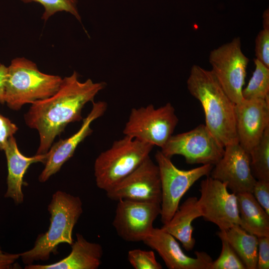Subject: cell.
Here are the masks:
<instances>
[{"label":"cell","mask_w":269,"mask_h":269,"mask_svg":"<svg viewBox=\"0 0 269 269\" xmlns=\"http://www.w3.org/2000/svg\"><path fill=\"white\" fill-rule=\"evenodd\" d=\"M249 153L254 177L257 180L269 181V127Z\"/></svg>","instance_id":"22"},{"label":"cell","mask_w":269,"mask_h":269,"mask_svg":"<svg viewBox=\"0 0 269 269\" xmlns=\"http://www.w3.org/2000/svg\"><path fill=\"white\" fill-rule=\"evenodd\" d=\"M143 242L157 252L169 269H211L213 260L209 255L196 251L195 258L187 256L176 239L161 228H154Z\"/></svg>","instance_id":"16"},{"label":"cell","mask_w":269,"mask_h":269,"mask_svg":"<svg viewBox=\"0 0 269 269\" xmlns=\"http://www.w3.org/2000/svg\"><path fill=\"white\" fill-rule=\"evenodd\" d=\"M17 127L8 118L0 114V150H3L10 137L18 131Z\"/></svg>","instance_id":"29"},{"label":"cell","mask_w":269,"mask_h":269,"mask_svg":"<svg viewBox=\"0 0 269 269\" xmlns=\"http://www.w3.org/2000/svg\"><path fill=\"white\" fill-rule=\"evenodd\" d=\"M196 197H190L178 207L170 221L161 228L179 240L187 251L192 250L195 244L193 237L192 222L201 217Z\"/></svg>","instance_id":"19"},{"label":"cell","mask_w":269,"mask_h":269,"mask_svg":"<svg viewBox=\"0 0 269 269\" xmlns=\"http://www.w3.org/2000/svg\"><path fill=\"white\" fill-rule=\"evenodd\" d=\"M256 59L269 68V29H263L255 39Z\"/></svg>","instance_id":"27"},{"label":"cell","mask_w":269,"mask_h":269,"mask_svg":"<svg viewBox=\"0 0 269 269\" xmlns=\"http://www.w3.org/2000/svg\"><path fill=\"white\" fill-rule=\"evenodd\" d=\"M128 259L135 269H161V265L157 261L152 251L134 249L129 251Z\"/></svg>","instance_id":"26"},{"label":"cell","mask_w":269,"mask_h":269,"mask_svg":"<svg viewBox=\"0 0 269 269\" xmlns=\"http://www.w3.org/2000/svg\"><path fill=\"white\" fill-rule=\"evenodd\" d=\"M258 262L257 269H269V236L258 237Z\"/></svg>","instance_id":"30"},{"label":"cell","mask_w":269,"mask_h":269,"mask_svg":"<svg viewBox=\"0 0 269 269\" xmlns=\"http://www.w3.org/2000/svg\"><path fill=\"white\" fill-rule=\"evenodd\" d=\"M71 246L70 253L62 260L51 264H31L25 269H97L101 264L103 255L102 246L87 241L77 233Z\"/></svg>","instance_id":"18"},{"label":"cell","mask_w":269,"mask_h":269,"mask_svg":"<svg viewBox=\"0 0 269 269\" xmlns=\"http://www.w3.org/2000/svg\"><path fill=\"white\" fill-rule=\"evenodd\" d=\"M197 204L201 217L220 230L240 225L236 194L230 193L225 183L207 176L200 183Z\"/></svg>","instance_id":"10"},{"label":"cell","mask_w":269,"mask_h":269,"mask_svg":"<svg viewBox=\"0 0 269 269\" xmlns=\"http://www.w3.org/2000/svg\"><path fill=\"white\" fill-rule=\"evenodd\" d=\"M155 158L158 167L161 189V221L167 223L178 208L180 201L193 184L204 176H209L214 165L204 164L190 170L176 167L170 158L157 150Z\"/></svg>","instance_id":"7"},{"label":"cell","mask_w":269,"mask_h":269,"mask_svg":"<svg viewBox=\"0 0 269 269\" xmlns=\"http://www.w3.org/2000/svg\"><path fill=\"white\" fill-rule=\"evenodd\" d=\"M178 122L171 103L158 108L150 104L131 110L123 133L162 148L173 134Z\"/></svg>","instance_id":"6"},{"label":"cell","mask_w":269,"mask_h":269,"mask_svg":"<svg viewBox=\"0 0 269 269\" xmlns=\"http://www.w3.org/2000/svg\"><path fill=\"white\" fill-rule=\"evenodd\" d=\"M20 258L19 254H13L2 250L0 246V269H12L16 261Z\"/></svg>","instance_id":"31"},{"label":"cell","mask_w":269,"mask_h":269,"mask_svg":"<svg viewBox=\"0 0 269 269\" xmlns=\"http://www.w3.org/2000/svg\"><path fill=\"white\" fill-rule=\"evenodd\" d=\"M153 145L125 135L96 159L94 176L97 187L109 190L136 169L147 157Z\"/></svg>","instance_id":"5"},{"label":"cell","mask_w":269,"mask_h":269,"mask_svg":"<svg viewBox=\"0 0 269 269\" xmlns=\"http://www.w3.org/2000/svg\"><path fill=\"white\" fill-rule=\"evenodd\" d=\"M106 86L105 82L95 83L90 79L80 82L78 74L74 71L62 79L56 93L31 104L24 120L29 128L38 132L40 143L36 154L47 153L56 137L69 124L82 120L85 105L94 102L97 94Z\"/></svg>","instance_id":"1"},{"label":"cell","mask_w":269,"mask_h":269,"mask_svg":"<svg viewBox=\"0 0 269 269\" xmlns=\"http://www.w3.org/2000/svg\"><path fill=\"white\" fill-rule=\"evenodd\" d=\"M218 236L222 242V250L219 257L213 261L211 269H247L245 265L227 240L223 231Z\"/></svg>","instance_id":"24"},{"label":"cell","mask_w":269,"mask_h":269,"mask_svg":"<svg viewBox=\"0 0 269 269\" xmlns=\"http://www.w3.org/2000/svg\"><path fill=\"white\" fill-rule=\"evenodd\" d=\"M255 68L247 86L242 90L244 99H266L269 97V68L257 59Z\"/></svg>","instance_id":"23"},{"label":"cell","mask_w":269,"mask_h":269,"mask_svg":"<svg viewBox=\"0 0 269 269\" xmlns=\"http://www.w3.org/2000/svg\"><path fill=\"white\" fill-rule=\"evenodd\" d=\"M7 161L8 174L6 179L7 189L4 197L11 199L15 204L23 203L22 191L23 177L29 166L34 163H45L47 153L28 157L21 153L14 136L10 137L4 148Z\"/></svg>","instance_id":"17"},{"label":"cell","mask_w":269,"mask_h":269,"mask_svg":"<svg viewBox=\"0 0 269 269\" xmlns=\"http://www.w3.org/2000/svg\"><path fill=\"white\" fill-rule=\"evenodd\" d=\"M23 2H36L41 4L44 11L41 18L47 20L57 12L66 11L74 16L80 22L81 16L77 7V0H20Z\"/></svg>","instance_id":"25"},{"label":"cell","mask_w":269,"mask_h":269,"mask_svg":"<svg viewBox=\"0 0 269 269\" xmlns=\"http://www.w3.org/2000/svg\"><path fill=\"white\" fill-rule=\"evenodd\" d=\"M83 203L79 196L65 191H56L48 206L50 225L48 230L38 236L30 250L20 254L26 265L46 261L57 253L60 244L71 245L73 231L83 213Z\"/></svg>","instance_id":"3"},{"label":"cell","mask_w":269,"mask_h":269,"mask_svg":"<svg viewBox=\"0 0 269 269\" xmlns=\"http://www.w3.org/2000/svg\"><path fill=\"white\" fill-rule=\"evenodd\" d=\"M209 175L225 183L228 189L235 194L253 193L257 181L251 172L249 153L238 142L225 146L222 157Z\"/></svg>","instance_id":"13"},{"label":"cell","mask_w":269,"mask_h":269,"mask_svg":"<svg viewBox=\"0 0 269 269\" xmlns=\"http://www.w3.org/2000/svg\"><path fill=\"white\" fill-rule=\"evenodd\" d=\"M62 79L40 72L36 65L24 58H16L7 67L4 101L18 111L26 104L46 99L58 90Z\"/></svg>","instance_id":"4"},{"label":"cell","mask_w":269,"mask_h":269,"mask_svg":"<svg viewBox=\"0 0 269 269\" xmlns=\"http://www.w3.org/2000/svg\"><path fill=\"white\" fill-rule=\"evenodd\" d=\"M241 220L240 226L258 237L269 236V215L258 202L253 193L236 194Z\"/></svg>","instance_id":"20"},{"label":"cell","mask_w":269,"mask_h":269,"mask_svg":"<svg viewBox=\"0 0 269 269\" xmlns=\"http://www.w3.org/2000/svg\"><path fill=\"white\" fill-rule=\"evenodd\" d=\"M263 29H269V10L266 9L263 14Z\"/></svg>","instance_id":"33"},{"label":"cell","mask_w":269,"mask_h":269,"mask_svg":"<svg viewBox=\"0 0 269 269\" xmlns=\"http://www.w3.org/2000/svg\"><path fill=\"white\" fill-rule=\"evenodd\" d=\"M209 61L211 71L230 99L235 104L241 102L249 60L242 50L240 38L212 50Z\"/></svg>","instance_id":"9"},{"label":"cell","mask_w":269,"mask_h":269,"mask_svg":"<svg viewBox=\"0 0 269 269\" xmlns=\"http://www.w3.org/2000/svg\"><path fill=\"white\" fill-rule=\"evenodd\" d=\"M106 192L110 200H130L161 204L160 173L149 156L136 169Z\"/></svg>","instance_id":"12"},{"label":"cell","mask_w":269,"mask_h":269,"mask_svg":"<svg viewBox=\"0 0 269 269\" xmlns=\"http://www.w3.org/2000/svg\"><path fill=\"white\" fill-rule=\"evenodd\" d=\"M107 107V103L104 101L93 102L92 110L83 119L79 130L69 137L61 139L52 145L47 152L44 168L38 177L39 182H46L60 170L63 165L73 155L79 144L91 134L93 132L91 124L104 114Z\"/></svg>","instance_id":"15"},{"label":"cell","mask_w":269,"mask_h":269,"mask_svg":"<svg viewBox=\"0 0 269 269\" xmlns=\"http://www.w3.org/2000/svg\"><path fill=\"white\" fill-rule=\"evenodd\" d=\"M190 94L201 103L205 125L225 147L238 142L235 106L211 70L192 66L187 80ZM239 143V142H238Z\"/></svg>","instance_id":"2"},{"label":"cell","mask_w":269,"mask_h":269,"mask_svg":"<svg viewBox=\"0 0 269 269\" xmlns=\"http://www.w3.org/2000/svg\"><path fill=\"white\" fill-rule=\"evenodd\" d=\"M117 202L112 224L118 235L127 242H143L160 214V203L130 200Z\"/></svg>","instance_id":"11"},{"label":"cell","mask_w":269,"mask_h":269,"mask_svg":"<svg viewBox=\"0 0 269 269\" xmlns=\"http://www.w3.org/2000/svg\"><path fill=\"white\" fill-rule=\"evenodd\" d=\"M235 115L238 142L249 153L269 127V97L243 99L235 104Z\"/></svg>","instance_id":"14"},{"label":"cell","mask_w":269,"mask_h":269,"mask_svg":"<svg viewBox=\"0 0 269 269\" xmlns=\"http://www.w3.org/2000/svg\"><path fill=\"white\" fill-rule=\"evenodd\" d=\"M7 75V67L0 65V103L4 104L5 84Z\"/></svg>","instance_id":"32"},{"label":"cell","mask_w":269,"mask_h":269,"mask_svg":"<svg viewBox=\"0 0 269 269\" xmlns=\"http://www.w3.org/2000/svg\"><path fill=\"white\" fill-rule=\"evenodd\" d=\"M252 193L258 202L269 215V181L257 180Z\"/></svg>","instance_id":"28"},{"label":"cell","mask_w":269,"mask_h":269,"mask_svg":"<svg viewBox=\"0 0 269 269\" xmlns=\"http://www.w3.org/2000/svg\"><path fill=\"white\" fill-rule=\"evenodd\" d=\"M223 231L227 240L247 269H257L258 237L248 232L238 225Z\"/></svg>","instance_id":"21"},{"label":"cell","mask_w":269,"mask_h":269,"mask_svg":"<svg viewBox=\"0 0 269 269\" xmlns=\"http://www.w3.org/2000/svg\"><path fill=\"white\" fill-rule=\"evenodd\" d=\"M224 147L206 125L201 124L188 132L172 134L160 151L170 158L182 155L188 164L214 165L222 157Z\"/></svg>","instance_id":"8"}]
</instances>
